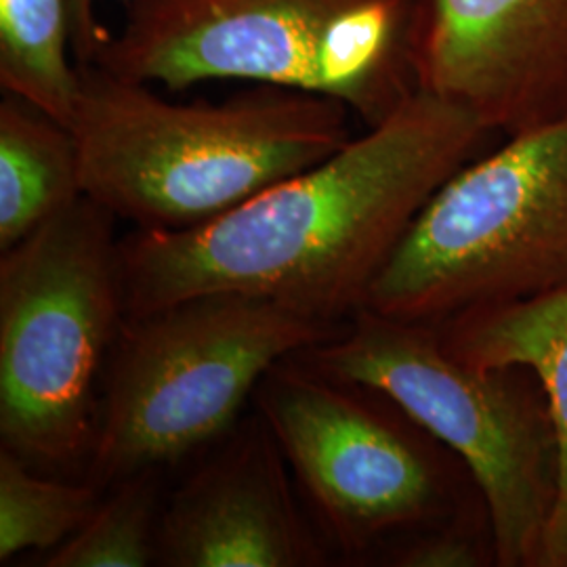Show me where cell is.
Here are the masks:
<instances>
[{
	"instance_id": "cell-1",
	"label": "cell",
	"mask_w": 567,
	"mask_h": 567,
	"mask_svg": "<svg viewBox=\"0 0 567 567\" xmlns=\"http://www.w3.org/2000/svg\"><path fill=\"white\" fill-rule=\"evenodd\" d=\"M494 135L471 110L416 91L362 137L210 224L135 229L121 240L126 311L236 292L343 326L431 196Z\"/></svg>"
},
{
	"instance_id": "cell-2",
	"label": "cell",
	"mask_w": 567,
	"mask_h": 567,
	"mask_svg": "<svg viewBox=\"0 0 567 567\" xmlns=\"http://www.w3.org/2000/svg\"><path fill=\"white\" fill-rule=\"evenodd\" d=\"M79 68L82 192L145 231L210 224L353 140L351 110L322 95L255 84L224 102H168L154 84Z\"/></svg>"
},
{
	"instance_id": "cell-3",
	"label": "cell",
	"mask_w": 567,
	"mask_h": 567,
	"mask_svg": "<svg viewBox=\"0 0 567 567\" xmlns=\"http://www.w3.org/2000/svg\"><path fill=\"white\" fill-rule=\"evenodd\" d=\"M425 4L126 0L121 28L103 34L89 63L168 91L204 81L305 91L343 103L370 128L421 91Z\"/></svg>"
},
{
	"instance_id": "cell-4",
	"label": "cell",
	"mask_w": 567,
	"mask_h": 567,
	"mask_svg": "<svg viewBox=\"0 0 567 567\" xmlns=\"http://www.w3.org/2000/svg\"><path fill=\"white\" fill-rule=\"evenodd\" d=\"M370 386L452 450L486 503L501 567H543L559 498L561 447L547 389L526 365L452 355L440 328L362 307L343 330L297 353Z\"/></svg>"
},
{
	"instance_id": "cell-5",
	"label": "cell",
	"mask_w": 567,
	"mask_h": 567,
	"mask_svg": "<svg viewBox=\"0 0 567 567\" xmlns=\"http://www.w3.org/2000/svg\"><path fill=\"white\" fill-rule=\"evenodd\" d=\"M116 217L81 196L0 257V435L30 465L81 461L126 322Z\"/></svg>"
},
{
	"instance_id": "cell-6",
	"label": "cell",
	"mask_w": 567,
	"mask_h": 567,
	"mask_svg": "<svg viewBox=\"0 0 567 567\" xmlns=\"http://www.w3.org/2000/svg\"><path fill=\"white\" fill-rule=\"evenodd\" d=\"M341 330L236 292L126 316L107 364L91 482L114 486L221 440L274 365Z\"/></svg>"
},
{
	"instance_id": "cell-7",
	"label": "cell",
	"mask_w": 567,
	"mask_h": 567,
	"mask_svg": "<svg viewBox=\"0 0 567 567\" xmlns=\"http://www.w3.org/2000/svg\"><path fill=\"white\" fill-rule=\"evenodd\" d=\"M567 282V112L468 161L410 225L365 307L442 324Z\"/></svg>"
},
{
	"instance_id": "cell-8",
	"label": "cell",
	"mask_w": 567,
	"mask_h": 567,
	"mask_svg": "<svg viewBox=\"0 0 567 567\" xmlns=\"http://www.w3.org/2000/svg\"><path fill=\"white\" fill-rule=\"evenodd\" d=\"M252 400L343 553L398 543L482 498L465 463L370 386L292 355L265 374Z\"/></svg>"
},
{
	"instance_id": "cell-9",
	"label": "cell",
	"mask_w": 567,
	"mask_h": 567,
	"mask_svg": "<svg viewBox=\"0 0 567 567\" xmlns=\"http://www.w3.org/2000/svg\"><path fill=\"white\" fill-rule=\"evenodd\" d=\"M419 89L496 135L567 112V0H426Z\"/></svg>"
},
{
	"instance_id": "cell-10",
	"label": "cell",
	"mask_w": 567,
	"mask_h": 567,
	"mask_svg": "<svg viewBox=\"0 0 567 567\" xmlns=\"http://www.w3.org/2000/svg\"><path fill=\"white\" fill-rule=\"evenodd\" d=\"M290 466L261 416L244 423L161 513L158 564L313 567L324 548L292 494Z\"/></svg>"
},
{
	"instance_id": "cell-11",
	"label": "cell",
	"mask_w": 567,
	"mask_h": 567,
	"mask_svg": "<svg viewBox=\"0 0 567 567\" xmlns=\"http://www.w3.org/2000/svg\"><path fill=\"white\" fill-rule=\"evenodd\" d=\"M435 326L452 355L477 365H526L547 389L561 447V484L543 567H567V282L532 299L471 309Z\"/></svg>"
},
{
	"instance_id": "cell-12",
	"label": "cell",
	"mask_w": 567,
	"mask_h": 567,
	"mask_svg": "<svg viewBox=\"0 0 567 567\" xmlns=\"http://www.w3.org/2000/svg\"><path fill=\"white\" fill-rule=\"evenodd\" d=\"M81 154L72 128L4 93L0 102V250L76 203Z\"/></svg>"
},
{
	"instance_id": "cell-13",
	"label": "cell",
	"mask_w": 567,
	"mask_h": 567,
	"mask_svg": "<svg viewBox=\"0 0 567 567\" xmlns=\"http://www.w3.org/2000/svg\"><path fill=\"white\" fill-rule=\"evenodd\" d=\"M70 0H0V86L72 126L81 68L72 63Z\"/></svg>"
},
{
	"instance_id": "cell-14",
	"label": "cell",
	"mask_w": 567,
	"mask_h": 567,
	"mask_svg": "<svg viewBox=\"0 0 567 567\" xmlns=\"http://www.w3.org/2000/svg\"><path fill=\"white\" fill-rule=\"evenodd\" d=\"M16 452L0 450V561L28 550H55L102 501L93 482L65 484L39 477Z\"/></svg>"
},
{
	"instance_id": "cell-15",
	"label": "cell",
	"mask_w": 567,
	"mask_h": 567,
	"mask_svg": "<svg viewBox=\"0 0 567 567\" xmlns=\"http://www.w3.org/2000/svg\"><path fill=\"white\" fill-rule=\"evenodd\" d=\"M89 519L55 548L47 567H147L158 564L161 508L154 473L114 484Z\"/></svg>"
},
{
	"instance_id": "cell-16",
	"label": "cell",
	"mask_w": 567,
	"mask_h": 567,
	"mask_svg": "<svg viewBox=\"0 0 567 567\" xmlns=\"http://www.w3.org/2000/svg\"><path fill=\"white\" fill-rule=\"evenodd\" d=\"M393 545L391 564L400 567L498 566L492 519L484 498L450 519L410 534Z\"/></svg>"
},
{
	"instance_id": "cell-17",
	"label": "cell",
	"mask_w": 567,
	"mask_h": 567,
	"mask_svg": "<svg viewBox=\"0 0 567 567\" xmlns=\"http://www.w3.org/2000/svg\"><path fill=\"white\" fill-rule=\"evenodd\" d=\"M126 2V0H124ZM97 0H70L72 11V37H74V60L76 63H89L105 30L95 16Z\"/></svg>"
}]
</instances>
